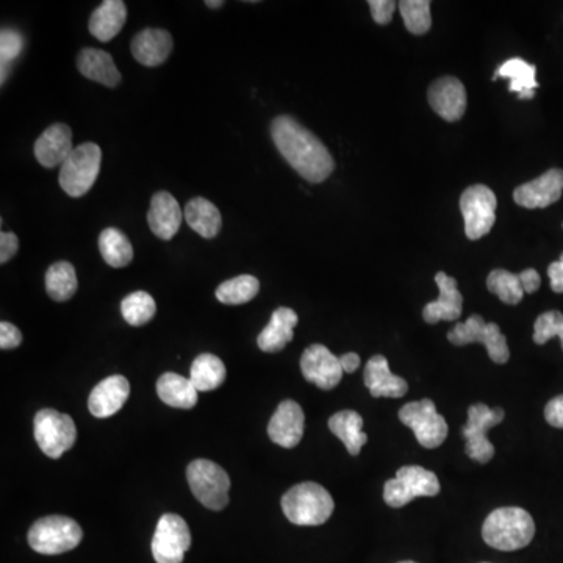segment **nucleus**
<instances>
[{
    "mask_svg": "<svg viewBox=\"0 0 563 563\" xmlns=\"http://www.w3.org/2000/svg\"><path fill=\"white\" fill-rule=\"evenodd\" d=\"M548 276L551 279V288L554 293H563V252L557 262L549 265Z\"/></svg>",
    "mask_w": 563,
    "mask_h": 563,
    "instance_id": "44",
    "label": "nucleus"
},
{
    "mask_svg": "<svg viewBox=\"0 0 563 563\" xmlns=\"http://www.w3.org/2000/svg\"><path fill=\"white\" fill-rule=\"evenodd\" d=\"M429 104L440 118L456 122L467 110V90L456 77L446 76L435 80L429 87Z\"/></svg>",
    "mask_w": 563,
    "mask_h": 563,
    "instance_id": "16",
    "label": "nucleus"
},
{
    "mask_svg": "<svg viewBox=\"0 0 563 563\" xmlns=\"http://www.w3.org/2000/svg\"><path fill=\"white\" fill-rule=\"evenodd\" d=\"M130 395V384L126 377H107L94 387L88 399V409L96 418H108L122 409Z\"/></svg>",
    "mask_w": 563,
    "mask_h": 563,
    "instance_id": "21",
    "label": "nucleus"
},
{
    "mask_svg": "<svg viewBox=\"0 0 563 563\" xmlns=\"http://www.w3.org/2000/svg\"><path fill=\"white\" fill-rule=\"evenodd\" d=\"M340 363L345 373H354L360 366V356L356 352H348L345 356L340 357Z\"/></svg>",
    "mask_w": 563,
    "mask_h": 563,
    "instance_id": "46",
    "label": "nucleus"
},
{
    "mask_svg": "<svg viewBox=\"0 0 563 563\" xmlns=\"http://www.w3.org/2000/svg\"><path fill=\"white\" fill-rule=\"evenodd\" d=\"M504 416L506 412L501 407L490 409L485 404H474L468 409V421L462 427V434L467 440L465 452L470 459L485 465L495 457V446L487 434L492 427L503 423Z\"/></svg>",
    "mask_w": 563,
    "mask_h": 563,
    "instance_id": "10",
    "label": "nucleus"
},
{
    "mask_svg": "<svg viewBox=\"0 0 563 563\" xmlns=\"http://www.w3.org/2000/svg\"><path fill=\"white\" fill-rule=\"evenodd\" d=\"M19 249V240L15 234L11 232H2L0 234V263L10 262L15 257Z\"/></svg>",
    "mask_w": 563,
    "mask_h": 563,
    "instance_id": "42",
    "label": "nucleus"
},
{
    "mask_svg": "<svg viewBox=\"0 0 563 563\" xmlns=\"http://www.w3.org/2000/svg\"><path fill=\"white\" fill-rule=\"evenodd\" d=\"M399 563H416V562H412V560H406V562H399Z\"/></svg>",
    "mask_w": 563,
    "mask_h": 563,
    "instance_id": "48",
    "label": "nucleus"
},
{
    "mask_svg": "<svg viewBox=\"0 0 563 563\" xmlns=\"http://www.w3.org/2000/svg\"><path fill=\"white\" fill-rule=\"evenodd\" d=\"M365 385L374 398H402L409 391V384L391 373L384 356L371 357L366 363Z\"/></svg>",
    "mask_w": 563,
    "mask_h": 563,
    "instance_id": "23",
    "label": "nucleus"
},
{
    "mask_svg": "<svg viewBox=\"0 0 563 563\" xmlns=\"http://www.w3.org/2000/svg\"><path fill=\"white\" fill-rule=\"evenodd\" d=\"M435 282H437L440 295H438L437 301L429 302L424 307V321L427 324H437L438 321L459 320L462 316L463 296L457 288L456 279L440 271L435 276Z\"/></svg>",
    "mask_w": 563,
    "mask_h": 563,
    "instance_id": "18",
    "label": "nucleus"
},
{
    "mask_svg": "<svg viewBox=\"0 0 563 563\" xmlns=\"http://www.w3.org/2000/svg\"><path fill=\"white\" fill-rule=\"evenodd\" d=\"M22 343L21 330L15 324L2 321L0 323V348L15 349Z\"/></svg>",
    "mask_w": 563,
    "mask_h": 563,
    "instance_id": "41",
    "label": "nucleus"
},
{
    "mask_svg": "<svg viewBox=\"0 0 563 563\" xmlns=\"http://www.w3.org/2000/svg\"><path fill=\"white\" fill-rule=\"evenodd\" d=\"M72 146V132L66 124H54L47 127L41 137L36 140L35 157L41 166L47 169H54L63 165L66 158L74 151Z\"/></svg>",
    "mask_w": 563,
    "mask_h": 563,
    "instance_id": "20",
    "label": "nucleus"
},
{
    "mask_svg": "<svg viewBox=\"0 0 563 563\" xmlns=\"http://www.w3.org/2000/svg\"><path fill=\"white\" fill-rule=\"evenodd\" d=\"M183 218L185 216L182 215V208L173 194H169L168 191H158L152 196L148 224L155 237L165 241L176 237Z\"/></svg>",
    "mask_w": 563,
    "mask_h": 563,
    "instance_id": "19",
    "label": "nucleus"
},
{
    "mask_svg": "<svg viewBox=\"0 0 563 563\" xmlns=\"http://www.w3.org/2000/svg\"><path fill=\"white\" fill-rule=\"evenodd\" d=\"M271 137L280 155L307 182L321 183L334 173L335 162L329 149L295 118L277 116L271 122Z\"/></svg>",
    "mask_w": 563,
    "mask_h": 563,
    "instance_id": "1",
    "label": "nucleus"
},
{
    "mask_svg": "<svg viewBox=\"0 0 563 563\" xmlns=\"http://www.w3.org/2000/svg\"><path fill=\"white\" fill-rule=\"evenodd\" d=\"M363 418L354 410H341L329 420V429L340 438L351 456H359L368 435L363 432Z\"/></svg>",
    "mask_w": 563,
    "mask_h": 563,
    "instance_id": "30",
    "label": "nucleus"
},
{
    "mask_svg": "<svg viewBox=\"0 0 563 563\" xmlns=\"http://www.w3.org/2000/svg\"><path fill=\"white\" fill-rule=\"evenodd\" d=\"M191 546L187 521L176 513H165L152 538V556L157 563H182Z\"/></svg>",
    "mask_w": 563,
    "mask_h": 563,
    "instance_id": "13",
    "label": "nucleus"
},
{
    "mask_svg": "<svg viewBox=\"0 0 563 563\" xmlns=\"http://www.w3.org/2000/svg\"><path fill=\"white\" fill-rule=\"evenodd\" d=\"M173 46V36L166 30L144 29L133 38L130 49L138 63L148 68H157L168 60Z\"/></svg>",
    "mask_w": 563,
    "mask_h": 563,
    "instance_id": "22",
    "label": "nucleus"
},
{
    "mask_svg": "<svg viewBox=\"0 0 563 563\" xmlns=\"http://www.w3.org/2000/svg\"><path fill=\"white\" fill-rule=\"evenodd\" d=\"M190 381L198 391H212L226 381V366L213 354H201L191 365Z\"/></svg>",
    "mask_w": 563,
    "mask_h": 563,
    "instance_id": "32",
    "label": "nucleus"
},
{
    "mask_svg": "<svg viewBox=\"0 0 563 563\" xmlns=\"http://www.w3.org/2000/svg\"><path fill=\"white\" fill-rule=\"evenodd\" d=\"M198 393L193 382L180 374L165 373L157 381V395L174 409H193L198 404Z\"/></svg>",
    "mask_w": 563,
    "mask_h": 563,
    "instance_id": "28",
    "label": "nucleus"
},
{
    "mask_svg": "<svg viewBox=\"0 0 563 563\" xmlns=\"http://www.w3.org/2000/svg\"><path fill=\"white\" fill-rule=\"evenodd\" d=\"M77 68L82 76L104 87L115 88L121 83V72L116 68L112 55L101 49H83L77 58Z\"/></svg>",
    "mask_w": 563,
    "mask_h": 563,
    "instance_id": "25",
    "label": "nucleus"
},
{
    "mask_svg": "<svg viewBox=\"0 0 563 563\" xmlns=\"http://www.w3.org/2000/svg\"><path fill=\"white\" fill-rule=\"evenodd\" d=\"M563 193V171L549 169L531 182L523 183L513 191V201L524 208H546L556 204Z\"/></svg>",
    "mask_w": 563,
    "mask_h": 563,
    "instance_id": "15",
    "label": "nucleus"
},
{
    "mask_svg": "<svg viewBox=\"0 0 563 563\" xmlns=\"http://www.w3.org/2000/svg\"><path fill=\"white\" fill-rule=\"evenodd\" d=\"M521 284H523L524 293H535L542 285V277L535 269H524L520 273Z\"/></svg>",
    "mask_w": 563,
    "mask_h": 563,
    "instance_id": "45",
    "label": "nucleus"
},
{
    "mask_svg": "<svg viewBox=\"0 0 563 563\" xmlns=\"http://www.w3.org/2000/svg\"><path fill=\"white\" fill-rule=\"evenodd\" d=\"M535 535L531 513L521 507H501L488 515L482 526L484 542L499 551L526 548Z\"/></svg>",
    "mask_w": 563,
    "mask_h": 563,
    "instance_id": "2",
    "label": "nucleus"
},
{
    "mask_svg": "<svg viewBox=\"0 0 563 563\" xmlns=\"http://www.w3.org/2000/svg\"><path fill=\"white\" fill-rule=\"evenodd\" d=\"M440 481L432 471L409 465L399 468L395 479L385 482L384 499L388 506L399 509L420 496H437Z\"/></svg>",
    "mask_w": 563,
    "mask_h": 563,
    "instance_id": "9",
    "label": "nucleus"
},
{
    "mask_svg": "<svg viewBox=\"0 0 563 563\" xmlns=\"http://www.w3.org/2000/svg\"><path fill=\"white\" fill-rule=\"evenodd\" d=\"M187 479L194 498L207 509L218 512L229 504V474L218 463L207 459L193 460L188 465Z\"/></svg>",
    "mask_w": 563,
    "mask_h": 563,
    "instance_id": "6",
    "label": "nucleus"
},
{
    "mask_svg": "<svg viewBox=\"0 0 563 563\" xmlns=\"http://www.w3.org/2000/svg\"><path fill=\"white\" fill-rule=\"evenodd\" d=\"M77 282L76 268L69 262H57L47 269L46 291L54 301H69L76 295Z\"/></svg>",
    "mask_w": 563,
    "mask_h": 563,
    "instance_id": "33",
    "label": "nucleus"
},
{
    "mask_svg": "<svg viewBox=\"0 0 563 563\" xmlns=\"http://www.w3.org/2000/svg\"><path fill=\"white\" fill-rule=\"evenodd\" d=\"M399 420L415 432L416 440L424 448H438L448 437V423L431 399L409 402L399 410Z\"/></svg>",
    "mask_w": 563,
    "mask_h": 563,
    "instance_id": "11",
    "label": "nucleus"
},
{
    "mask_svg": "<svg viewBox=\"0 0 563 563\" xmlns=\"http://www.w3.org/2000/svg\"><path fill=\"white\" fill-rule=\"evenodd\" d=\"M545 418L551 426L563 429V395L556 396L546 404Z\"/></svg>",
    "mask_w": 563,
    "mask_h": 563,
    "instance_id": "43",
    "label": "nucleus"
},
{
    "mask_svg": "<svg viewBox=\"0 0 563 563\" xmlns=\"http://www.w3.org/2000/svg\"><path fill=\"white\" fill-rule=\"evenodd\" d=\"M183 216L188 226L201 235V237L215 238L223 226V218L221 212L213 202L205 198H194L185 205Z\"/></svg>",
    "mask_w": 563,
    "mask_h": 563,
    "instance_id": "29",
    "label": "nucleus"
},
{
    "mask_svg": "<svg viewBox=\"0 0 563 563\" xmlns=\"http://www.w3.org/2000/svg\"><path fill=\"white\" fill-rule=\"evenodd\" d=\"M487 288L498 296L504 304L517 305L523 301L524 288L520 274H513L506 269H493L487 277Z\"/></svg>",
    "mask_w": 563,
    "mask_h": 563,
    "instance_id": "35",
    "label": "nucleus"
},
{
    "mask_svg": "<svg viewBox=\"0 0 563 563\" xmlns=\"http://www.w3.org/2000/svg\"><path fill=\"white\" fill-rule=\"evenodd\" d=\"M121 313L130 326H144L154 318L157 313V304L146 291H135L122 299Z\"/></svg>",
    "mask_w": 563,
    "mask_h": 563,
    "instance_id": "36",
    "label": "nucleus"
},
{
    "mask_svg": "<svg viewBox=\"0 0 563 563\" xmlns=\"http://www.w3.org/2000/svg\"><path fill=\"white\" fill-rule=\"evenodd\" d=\"M448 340L454 346L481 343L487 349L488 357L498 365L509 362L510 351L507 338L496 323H487L481 315H471L465 323L456 324L449 330Z\"/></svg>",
    "mask_w": 563,
    "mask_h": 563,
    "instance_id": "7",
    "label": "nucleus"
},
{
    "mask_svg": "<svg viewBox=\"0 0 563 563\" xmlns=\"http://www.w3.org/2000/svg\"><path fill=\"white\" fill-rule=\"evenodd\" d=\"M260 282L257 277L243 274L226 280L216 288V299L226 305H241L259 295Z\"/></svg>",
    "mask_w": 563,
    "mask_h": 563,
    "instance_id": "34",
    "label": "nucleus"
},
{
    "mask_svg": "<svg viewBox=\"0 0 563 563\" xmlns=\"http://www.w3.org/2000/svg\"><path fill=\"white\" fill-rule=\"evenodd\" d=\"M560 338L563 348V313L549 310L538 316L534 326V341L537 345H545L551 338Z\"/></svg>",
    "mask_w": 563,
    "mask_h": 563,
    "instance_id": "38",
    "label": "nucleus"
},
{
    "mask_svg": "<svg viewBox=\"0 0 563 563\" xmlns=\"http://www.w3.org/2000/svg\"><path fill=\"white\" fill-rule=\"evenodd\" d=\"M33 429L36 443L51 459H60L77 440V427L71 416L54 409H43L36 413Z\"/></svg>",
    "mask_w": 563,
    "mask_h": 563,
    "instance_id": "8",
    "label": "nucleus"
},
{
    "mask_svg": "<svg viewBox=\"0 0 563 563\" xmlns=\"http://www.w3.org/2000/svg\"><path fill=\"white\" fill-rule=\"evenodd\" d=\"M498 199L487 185H471L460 196V212L465 219V234L470 240L488 235L495 226Z\"/></svg>",
    "mask_w": 563,
    "mask_h": 563,
    "instance_id": "12",
    "label": "nucleus"
},
{
    "mask_svg": "<svg viewBox=\"0 0 563 563\" xmlns=\"http://www.w3.org/2000/svg\"><path fill=\"white\" fill-rule=\"evenodd\" d=\"M102 151L96 143L79 144L72 154L61 165V190L71 198H82L96 183L101 171Z\"/></svg>",
    "mask_w": 563,
    "mask_h": 563,
    "instance_id": "4",
    "label": "nucleus"
},
{
    "mask_svg": "<svg viewBox=\"0 0 563 563\" xmlns=\"http://www.w3.org/2000/svg\"><path fill=\"white\" fill-rule=\"evenodd\" d=\"M404 26L413 35H426L432 27L431 2L429 0H402L398 4Z\"/></svg>",
    "mask_w": 563,
    "mask_h": 563,
    "instance_id": "37",
    "label": "nucleus"
},
{
    "mask_svg": "<svg viewBox=\"0 0 563 563\" xmlns=\"http://www.w3.org/2000/svg\"><path fill=\"white\" fill-rule=\"evenodd\" d=\"M334 509V499L316 482H302L282 496L285 517L296 526H320L332 517Z\"/></svg>",
    "mask_w": 563,
    "mask_h": 563,
    "instance_id": "3",
    "label": "nucleus"
},
{
    "mask_svg": "<svg viewBox=\"0 0 563 563\" xmlns=\"http://www.w3.org/2000/svg\"><path fill=\"white\" fill-rule=\"evenodd\" d=\"M370 10L376 24L387 26L393 19L396 2H393V0H370Z\"/></svg>",
    "mask_w": 563,
    "mask_h": 563,
    "instance_id": "40",
    "label": "nucleus"
},
{
    "mask_svg": "<svg viewBox=\"0 0 563 563\" xmlns=\"http://www.w3.org/2000/svg\"><path fill=\"white\" fill-rule=\"evenodd\" d=\"M127 7L122 0H105L90 18V33L101 41H112L126 24Z\"/></svg>",
    "mask_w": 563,
    "mask_h": 563,
    "instance_id": "26",
    "label": "nucleus"
},
{
    "mask_svg": "<svg viewBox=\"0 0 563 563\" xmlns=\"http://www.w3.org/2000/svg\"><path fill=\"white\" fill-rule=\"evenodd\" d=\"M102 259L112 268H126L133 260V246L129 238L115 227L104 229L99 235Z\"/></svg>",
    "mask_w": 563,
    "mask_h": 563,
    "instance_id": "31",
    "label": "nucleus"
},
{
    "mask_svg": "<svg viewBox=\"0 0 563 563\" xmlns=\"http://www.w3.org/2000/svg\"><path fill=\"white\" fill-rule=\"evenodd\" d=\"M24 49V38L16 30L4 29L0 33V61H2V82H5V72L11 61L21 55Z\"/></svg>",
    "mask_w": 563,
    "mask_h": 563,
    "instance_id": "39",
    "label": "nucleus"
},
{
    "mask_svg": "<svg viewBox=\"0 0 563 563\" xmlns=\"http://www.w3.org/2000/svg\"><path fill=\"white\" fill-rule=\"evenodd\" d=\"M535 74H537V68L529 65L528 61H524L523 58H510L499 66L493 80L509 79V91L518 93L520 101H529V99H534L535 90L538 88Z\"/></svg>",
    "mask_w": 563,
    "mask_h": 563,
    "instance_id": "27",
    "label": "nucleus"
},
{
    "mask_svg": "<svg viewBox=\"0 0 563 563\" xmlns=\"http://www.w3.org/2000/svg\"><path fill=\"white\" fill-rule=\"evenodd\" d=\"M298 313L288 307L274 310L268 326L260 332L257 345L263 352H279L295 337V327L298 326Z\"/></svg>",
    "mask_w": 563,
    "mask_h": 563,
    "instance_id": "24",
    "label": "nucleus"
},
{
    "mask_svg": "<svg viewBox=\"0 0 563 563\" xmlns=\"http://www.w3.org/2000/svg\"><path fill=\"white\" fill-rule=\"evenodd\" d=\"M305 415L298 402H280L273 418L269 420L268 435L276 445L282 448H295L301 443L304 435Z\"/></svg>",
    "mask_w": 563,
    "mask_h": 563,
    "instance_id": "17",
    "label": "nucleus"
},
{
    "mask_svg": "<svg viewBox=\"0 0 563 563\" xmlns=\"http://www.w3.org/2000/svg\"><path fill=\"white\" fill-rule=\"evenodd\" d=\"M301 371L305 381L312 382L321 390H332L343 377L340 357L334 356L324 345H312L301 357Z\"/></svg>",
    "mask_w": 563,
    "mask_h": 563,
    "instance_id": "14",
    "label": "nucleus"
},
{
    "mask_svg": "<svg viewBox=\"0 0 563 563\" xmlns=\"http://www.w3.org/2000/svg\"><path fill=\"white\" fill-rule=\"evenodd\" d=\"M83 531L72 518L52 515L36 521L29 531V545L36 553L57 556L80 545Z\"/></svg>",
    "mask_w": 563,
    "mask_h": 563,
    "instance_id": "5",
    "label": "nucleus"
},
{
    "mask_svg": "<svg viewBox=\"0 0 563 563\" xmlns=\"http://www.w3.org/2000/svg\"><path fill=\"white\" fill-rule=\"evenodd\" d=\"M205 5L210 8H221L223 7L224 2L223 0H207V2H205Z\"/></svg>",
    "mask_w": 563,
    "mask_h": 563,
    "instance_id": "47",
    "label": "nucleus"
}]
</instances>
